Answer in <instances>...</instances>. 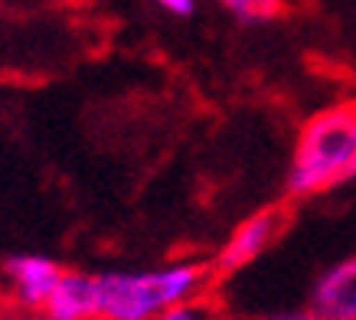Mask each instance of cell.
<instances>
[{"instance_id":"2","label":"cell","mask_w":356,"mask_h":320,"mask_svg":"<svg viewBox=\"0 0 356 320\" xmlns=\"http://www.w3.org/2000/svg\"><path fill=\"white\" fill-rule=\"evenodd\" d=\"M356 163V98L314 111L294 138L284 173V200H311L350 183Z\"/></svg>"},{"instance_id":"6","label":"cell","mask_w":356,"mask_h":320,"mask_svg":"<svg viewBox=\"0 0 356 320\" xmlns=\"http://www.w3.org/2000/svg\"><path fill=\"white\" fill-rule=\"evenodd\" d=\"M40 314L43 320H95V275L65 268Z\"/></svg>"},{"instance_id":"4","label":"cell","mask_w":356,"mask_h":320,"mask_svg":"<svg viewBox=\"0 0 356 320\" xmlns=\"http://www.w3.org/2000/svg\"><path fill=\"white\" fill-rule=\"evenodd\" d=\"M63 275V262L43 252H13L3 258V278L10 281L17 304L26 310H43Z\"/></svg>"},{"instance_id":"11","label":"cell","mask_w":356,"mask_h":320,"mask_svg":"<svg viewBox=\"0 0 356 320\" xmlns=\"http://www.w3.org/2000/svg\"><path fill=\"white\" fill-rule=\"evenodd\" d=\"M356 180V163H353V170H350V183H353Z\"/></svg>"},{"instance_id":"5","label":"cell","mask_w":356,"mask_h":320,"mask_svg":"<svg viewBox=\"0 0 356 320\" xmlns=\"http://www.w3.org/2000/svg\"><path fill=\"white\" fill-rule=\"evenodd\" d=\"M304 307L317 320H356V252L337 258L314 278Z\"/></svg>"},{"instance_id":"1","label":"cell","mask_w":356,"mask_h":320,"mask_svg":"<svg viewBox=\"0 0 356 320\" xmlns=\"http://www.w3.org/2000/svg\"><path fill=\"white\" fill-rule=\"evenodd\" d=\"M216 281L206 258H173L154 268L95 275V320H157L177 304L209 294Z\"/></svg>"},{"instance_id":"3","label":"cell","mask_w":356,"mask_h":320,"mask_svg":"<svg viewBox=\"0 0 356 320\" xmlns=\"http://www.w3.org/2000/svg\"><path fill=\"white\" fill-rule=\"evenodd\" d=\"M284 225H288V206H281V203L265 206V209H259L255 216L242 219V223L229 232L222 248L209 258L213 275L229 278V275H236V271H242V268H248L252 262H259V258L281 239Z\"/></svg>"},{"instance_id":"8","label":"cell","mask_w":356,"mask_h":320,"mask_svg":"<svg viewBox=\"0 0 356 320\" xmlns=\"http://www.w3.org/2000/svg\"><path fill=\"white\" fill-rule=\"evenodd\" d=\"M157 320H226V314H222V307H219V301L213 294H203V298H193L186 304L170 307Z\"/></svg>"},{"instance_id":"10","label":"cell","mask_w":356,"mask_h":320,"mask_svg":"<svg viewBox=\"0 0 356 320\" xmlns=\"http://www.w3.org/2000/svg\"><path fill=\"white\" fill-rule=\"evenodd\" d=\"M259 320H317L307 307H298V310H278V314H265Z\"/></svg>"},{"instance_id":"9","label":"cell","mask_w":356,"mask_h":320,"mask_svg":"<svg viewBox=\"0 0 356 320\" xmlns=\"http://www.w3.org/2000/svg\"><path fill=\"white\" fill-rule=\"evenodd\" d=\"M154 3L170 17H193L196 13V0H154Z\"/></svg>"},{"instance_id":"7","label":"cell","mask_w":356,"mask_h":320,"mask_svg":"<svg viewBox=\"0 0 356 320\" xmlns=\"http://www.w3.org/2000/svg\"><path fill=\"white\" fill-rule=\"evenodd\" d=\"M216 3H222L238 23H268L284 10V0H216Z\"/></svg>"},{"instance_id":"12","label":"cell","mask_w":356,"mask_h":320,"mask_svg":"<svg viewBox=\"0 0 356 320\" xmlns=\"http://www.w3.org/2000/svg\"><path fill=\"white\" fill-rule=\"evenodd\" d=\"M226 320H229V317H226Z\"/></svg>"}]
</instances>
